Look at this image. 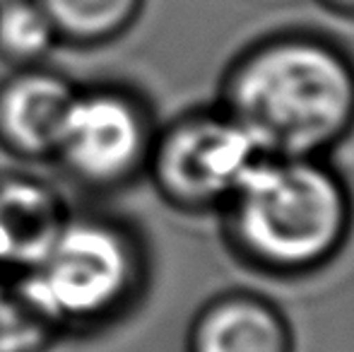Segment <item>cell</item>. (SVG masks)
<instances>
[{"label":"cell","mask_w":354,"mask_h":352,"mask_svg":"<svg viewBox=\"0 0 354 352\" xmlns=\"http://www.w3.org/2000/svg\"><path fill=\"white\" fill-rule=\"evenodd\" d=\"M224 109L268 157H328L354 131V56L308 29L248 44L219 80Z\"/></svg>","instance_id":"obj_1"},{"label":"cell","mask_w":354,"mask_h":352,"mask_svg":"<svg viewBox=\"0 0 354 352\" xmlns=\"http://www.w3.org/2000/svg\"><path fill=\"white\" fill-rule=\"evenodd\" d=\"M222 237L241 263L270 277H306L345 251L354 198L328 157L261 155L219 207Z\"/></svg>","instance_id":"obj_2"},{"label":"cell","mask_w":354,"mask_h":352,"mask_svg":"<svg viewBox=\"0 0 354 352\" xmlns=\"http://www.w3.org/2000/svg\"><path fill=\"white\" fill-rule=\"evenodd\" d=\"M149 249L131 220L73 210L39 266L19 277L58 335H89L123 321L149 285Z\"/></svg>","instance_id":"obj_3"},{"label":"cell","mask_w":354,"mask_h":352,"mask_svg":"<svg viewBox=\"0 0 354 352\" xmlns=\"http://www.w3.org/2000/svg\"><path fill=\"white\" fill-rule=\"evenodd\" d=\"M157 128L152 104L133 85H77L51 162L80 191L118 193L145 178Z\"/></svg>","instance_id":"obj_4"},{"label":"cell","mask_w":354,"mask_h":352,"mask_svg":"<svg viewBox=\"0 0 354 352\" xmlns=\"http://www.w3.org/2000/svg\"><path fill=\"white\" fill-rule=\"evenodd\" d=\"M258 157L248 133L214 104L157 128L145 178L171 210L219 212Z\"/></svg>","instance_id":"obj_5"},{"label":"cell","mask_w":354,"mask_h":352,"mask_svg":"<svg viewBox=\"0 0 354 352\" xmlns=\"http://www.w3.org/2000/svg\"><path fill=\"white\" fill-rule=\"evenodd\" d=\"M77 82L48 63L0 80V150L19 162H51Z\"/></svg>","instance_id":"obj_6"},{"label":"cell","mask_w":354,"mask_h":352,"mask_svg":"<svg viewBox=\"0 0 354 352\" xmlns=\"http://www.w3.org/2000/svg\"><path fill=\"white\" fill-rule=\"evenodd\" d=\"M68 196L32 172H0V277L19 280L39 266L68 222Z\"/></svg>","instance_id":"obj_7"},{"label":"cell","mask_w":354,"mask_h":352,"mask_svg":"<svg viewBox=\"0 0 354 352\" xmlns=\"http://www.w3.org/2000/svg\"><path fill=\"white\" fill-rule=\"evenodd\" d=\"M186 352H294V328L268 297L251 290L222 292L196 311Z\"/></svg>","instance_id":"obj_8"},{"label":"cell","mask_w":354,"mask_h":352,"mask_svg":"<svg viewBox=\"0 0 354 352\" xmlns=\"http://www.w3.org/2000/svg\"><path fill=\"white\" fill-rule=\"evenodd\" d=\"M147 0H39L61 46L104 48L123 39L140 19Z\"/></svg>","instance_id":"obj_9"},{"label":"cell","mask_w":354,"mask_h":352,"mask_svg":"<svg viewBox=\"0 0 354 352\" xmlns=\"http://www.w3.org/2000/svg\"><path fill=\"white\" fill-rule=\"evenodd\" d=\"M61 46L39 0H0V63L15 68L41 66Z\"/></svg>","instance_id":"obj_10"},{"label":"cell","mask_w":354,"mask_h":352,"mask_svg":"<svg viewBox=\"0 0 354 352\" xmlns=\"http://www.w3.org/2000/svg\"><path fill=\"white\" fill-rule=\"evenodd\" d=\"M61 340L22 282L0 277V352H48Z\"/></svg>","instance_id":"obj_11"},{"label":"cell","mask_w":354,"mask_h":352,"mask_svg":"<svg viewBox=\"0 0 354 352\" xmlns=\"http://www.w3.org/2000/svg\"><path fill=\"white\" fill-rule=\"evenodd\" d=\"M316 3L323 5L326 10H330V12L354 17V0H316Z\"/></svg>","instance_id":"obj_12"}]
</instances>
